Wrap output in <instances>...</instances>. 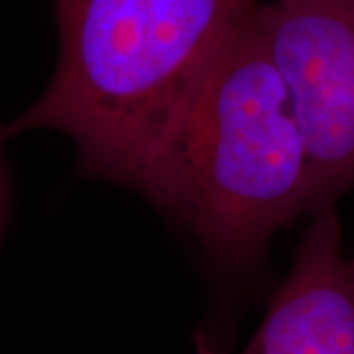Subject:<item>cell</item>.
I'll return each instance as SVG.
<instances>
[{
	"label": "cell",
	"instance_id": "cell-2",
	"mask_svg": "<svg viewBox=\"0 0 354 354\" xmlns=\"http://www.w3.org/2000/svg\"><path fill=\"white\" fill-rule=\"evenodd\" d=\"M258 0H55L59 62L36 104L0 140L51 128L88 171L134 185L191 91Z\"/></svg>",
	"mask_w": 354,
	"mask_h": 354
},
{
	"label": "cell",
	"instance_id": "cell-3",
	"mask_svg": "<svg viewBox=\"0 0 354 354\" xmlns=\"http://www.w3.org/2000/svg\"><path fill=\"white\" fill-rule=\"evenodd\" d=\"M256 20L304 130L317 215L354 187V0L260 2Z\"/></svg>",
	"mask_w": 354,
	"mask_h": 354
},
{
	"label": "cell",
	"instance_id": "cell-4",
	"mask_svg": "<svg viewBox=\"0 0 354 354\" xmlns=\"http://www.w3.org/2000/svg\"><path fill=\"white\" fill-rule=\"evenodd\" d=\"M313 216L242 354H354V258L335 211Z\"/></svg>",
	"mask_w": 354,
	"mask_h": 354
},
{
	"label": "cell",
	"instance_id": "cell-1",
	"mask_svg": "<svg viewBox=\"0 0 354 354\" xmlns=\"http://www.w3.org/2000/svg\"><path fill=\"white\" fill-rule=\"evenodd\" d=\"M256 12L191 91L132 185L236 270L313 205L304 130Z\"/></svg>",
	"mask_w": 354,
	"mask_h": 354
}]
</instances>
